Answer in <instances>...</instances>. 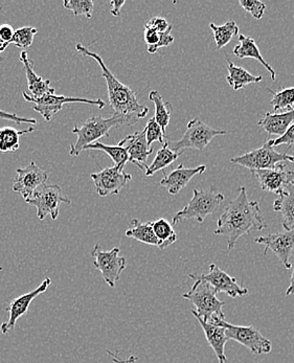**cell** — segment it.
I'll return each mask as SVG.
<instances>
[{"mask_svg":"<svg viewBox=\"0 0 294 363\" xmlns=\"http://www.w3.org/2000/svg\"><path fill=\"white\" fill-rule=\"evenodd\" d=\"M152 228L159 241V250H166L179 240V235L175 233L172 224L164 218H159L157 221L152 222Z\"/></svg>","mask_w":294,"mask_h":363,"instance_id":"obj_29","label":"cell"},{"mask_svg":"<svg viewBox=\"0 0 294 363\" xmlns=\"http://www.w3.org/2000/svg\"><path fill=\"white\" fill-rule=\"evenodd\" d=\"M23 96L26 102L35 104L33 109L38 112L46 122H50L52 118L62 110L65 104L80 103V104L94 105V106L98 107V109H103L107 105V103H105L101 99L89 100V99L72 98V96H56V94H46V96H40V98H34L26 91L23 92Z\"/></svg>","mask_w":294,"mask_h":363,"instance_id":"obj_8","label":"cell"},{"mask_svg":"<svg viewBox=\"0 0 294 363\" xmlns=\"http://www.w3.org/2000/svg\"><path fill=\"white\" fill-rule=\"evenodd\" d=\"M138 122V120L127 116L113 114L111 118H105L103 116H92L82 126H74L72 133L76 134L77 142L70 145L69 155L77 157L81 152L94 143L98 142L103 138H109V132L113 128L120 126H131Z\"/></svg>","mask_w":294,"mask_h":363,"instance_id":"obj_3","label":"cell"},{"mask_svg":"<svg viewBox=\"0 0 294 363\" xmlns=\"http://www.w3.org/2000/svg\"><path fill=\"white\" fill-rule=\"evenodd\" d=\"M205 170V164H201L196 168H184L183 164H181L170 173L164 174V178L160 180L159 184L166 188L171 195H177L182 189L188 186L192 178L204 173Z\"/></svg>","mask_w":294,"mask_h":363,"instance_id":"obj_19","label":"cell"},{"mask_svg":"<svg viewBox=\"0 0 294 363\" xmlns=\"http://www.w3.org/2000/svg\"><path fill=\"white\" fill-rule=\"evenodd\" d=\"M38 34V30L30 26H24L15 30L14 36L10 43L14 44L19 48H30L34 43L35 36Z\"/></svg>","mask_w":294,"mask_h":363,"instance_id":"obj_35","label":"cell"},{"mask_svg":"<svg viewBox=\"0 0 294 363\" xmlns=\"http://www.w3.org/2000/svg\"><path fill=\"white\" fill-rule=\"evenodd\" d=\"M274 212L282 214L283 228L285 230L294 228V182L289 184L273 203Z\"/></svg>","mask_w":294,"mask_h":363,"instance_id":"obj_23","label":"cell"},{"mask_svg":"<svg viewBox=\"0 0 294 363\" xmlns=\"http://www.w3.org/2000/svg\"><path fill=\"white\" fill-rule=\"evenodd\" d=\"M267 91L272 94L271 105L274 111H288L294 108V87L285 88L282 90H272L267 88Z\"/></svg>","mask_w":294,"mask_h":363,"instance_id":"obj_34","label":"cell"},{"mask_svg":"<svg viewBox=\"0 0 294 363\" xmlns=\"http://www.w3.org/2000/svg\"><path fill=\"white\" fill-rule=\"evenodd\" d=\"M287 160L294 162V156L288 155L286 153H278L274 148H272L267 140L261 148L252 150L249 153L232 158L230 162L249 169L250 173L252 174L256 171L274 168L276 164L287 162Z\"/></svg>","mask_w":294,"mask_h":363,"instance_id":"obj_9","label":"cell"},{"mask_svg":"<svg viewBox=\"0 0 294 363\" xmlns=\"http://www.w3.org/2000/svg\"><path fill=\"white\" fill-rule=\"evenodd\" d=\"M0 270H1V268H0Z\"/></svg>","mask_w":294,"mask_h":363,"instance_id":"obj_48","label":"cell"},{"mask_svg":"<svg viewBox=\"0 0 294 363\" xmlns=\"http://www.w3.org/2000/svg\"><path fill=\"white\" fill-rule=\"evenodd\" d=\"M223 194L218 192L215 186L208 190H194L193 197L188 206L177 212L172 219V224L179 223L184 220L195 219L199 224L203 223L208 216L217 212L220 204L225 201Z\"/></svg>","mask_w":294,"mask_h":363,"instance_id":"obj_5","label":"cell"},{"mask_svg":"<svg viewBox=\"0 0 294 363\" xmlns=\"http://www.w3.org/2000/svg\"><path fill=\"white\" fill-rule=\"evenodd\" d=\"M294 156V155H293Z\"/></svg>","mask_w":294,"mask_h":363,"instance_id":"obj_49","label":"cell"},{"mask_svg":"<svg viewBox=\"0 0 294 363\" xmlns=\"http://www.w3.org/2000/svg\"><path fill=\"white\" fill-rule=\"evenodd\" d=\"M120 252L118 247L104 250L102 246L96 244L91 252L94 267L101 272L105 283L111 288L115 287L116 281L120 279V274L127 267L126 259L120 257Z\"/></svg>","mask_w":294,"mask_h":363,"instance_id":"obj_11","label":"cell"},{"mask_svg":"<svg viewBox=\"0 0 294 363\" xmlns=\"http://www.w3.org/2000/svg\"><path fill=\"white\" fill-rule=\"evenodd\" d=\"M16 174V178L13 184V191L21 194L24 201H28L30 198H32L34 193L41 186L45 184L48 179L47 172L43 170L34 162L24 168L17 169Z\"/></svg>","mask_w":294,"mask_h":363,"instance_id":"obj_16","label":"cell"},{"mask_svg":"<svg viewBox=\"0 0 294 363\" xmlns=\"http://www.w3.org/2000/svg\"><path fill=\"white\" fill-rule=\"evenodd\" d=\"M146 26L159 33L166 32L171 26L170 24L168 23V21L162 18V17H154V18L151 19Z\"/></svg>","mask_w":294,"mask_h":363,"instance_id":"obj_41","label":"cell"},{"mask_svg":"<svg viewBox=\"0 0 294 363\" xmlns=\"http://www.w3.org/2000/svg\"><path fill=\"white\" fill-rule=\"evenodd\" d=\"M225 329L228 340H234L243 347H247L254 355L271 353L272 342L262 335L254 325H236L227 320H219L216 325Z\"/></svg>","mask_w":294,"mask_h":363,"instance_id":"obj_7","label":"cell"},{"mask_svg":"<svg viewBox=\"0 0 294 363\" xmlns=\"http://www.w3.org/2000/svg\"><path fill=\"white\" fill-rule=\"evenodd\" d=\"M243 10L251 14L254 19H261L266 10V4L258 0H240L239 1Z\"/></svg>","mask_w":294,"mask_h":363,"instance_id":"obj_38","label":"cell"},{"mask_svg":"<svg viewBox=\"0 0 294 363\" xmlns=\"http://www.w3.org/2000/svg\"><path fill=\"white\" fill-rule=\"evenodd\" d=\"M15 30L10 24H1L0 26V39L4 43H10L14 36Z\"/></svg>","mask_w":294,"mask_h":363,"instance_id":"obj_42","label":"cell"},{"mask_svg":"<svg viewBox=\"0 0 294 363\" xmlns=\"http://www.w3.org/2000/svg\"><path fill=\"white\" fill-rule=\"evenodd\" d=\"M149 100L155 106L154 120L159 125L162 132L166 134V129L168 127L169 123H170L171 114H172L173 111L172 104L166 102L157 90H152L149 94Z\"/></svg>","mask_w":294,"mask_h":363,"instance_id":"obj_28","label":"cell"},{"mask_svg":"<svg viewBox=\"0 0 294 363\" xmlns=\"http://www.w3.org/2000/svg\"><path fill=\"white\" fill-rule=\"evenodd\" d=\"M210 28H212L213 33H214L215 43H216L218 50L225 48L234 36L239 35V26L234 21H227L223 26L210 23Z\"/></svg>","mask_w":294,"mask_h":363,"instance_id":"obj_33","label":"cell"},{"mask_svg":"<svg viewBox=\"0 0 294 363\" xmlns=\"http://www.w3.org/2000/svg\"><path fill=\"white\" fill-rule=\"evenodd\" d=\"M227 60V70L228 76L227 80L230 87L238 91V90L242 89L245 86L249 84H258V83L262 82V76H254L250 74L247 69H244L240 66L234 65L232 61Z\"/></svg>","mask_w":294,"mask_h":363,"instance_id":"obj_25","label":"cell"},{"mask_svg":"<svg viewBox=\"0 0 294 363\" xmlns=\"http://www.w3.org/2000/svg\"><path fill=\"white\" fill-rule=\"evenodd\" d=\"M294 123V108L288 111L271 113L267 112L259 121V126L265 130L269 135L278 138L284 135Z\"/></svg>","mask_w":294,"mask_h":363,"instance_id":"obj_22","label":"cell"},{"mask_svg":"<svg viewBox=\"0 0 294 363\" xmlns=\"http://www.w3.org/2000/svg\"><path fill=\"white\" fill-rule=\"evenodd\" d=\"M125 4H126L125 0H113V1L111 2V15H113L114 17L120 16V9L125 6Z\"/></svg>","mask_w":294,"mask_h":363,"instance_id":"obj_43","label":"cell"},{"mask_svg":"<svg viewBox=\"0 0 294 363\" xmlns=\"http://www.w3.org/2000/svg\"><path fill=\"white\" fill-rule=\"evenodd\" d=\"M239 43L238 45L234 46V55L238 57L239 59H254V60L259 61L271 74V80L276 81V72L273 68L271 67L266 61L263 58L261 55L260 50H259L258 45H256L254 39L250 38V37L244 36V35L239 34Z\"/></svg>","mask_w":294,"mask_h":363,"instance_id":"obj_24","label":"cell"},{"mask_svg":"<svg viewBox=\"0 0 294 363\" xmlns=\"http://www.w3.org/2000/svg\"><path fill=\"white\" fill-rule=\"evenodd\" d=\"M227 131L225 130L213 129L208 124L195 118L190 121L186 127V131L184 132L181 140L173 142V140H166L169 148L172 150L174 153L182 154L186 149H195L198 151H203L208 147V145L212 142L213 138L218 135H225Z\"/></svg>","mask_w":294,"mask_h":363,"instance_id":"obj_6","label":"cell"},{"mask_svg":"<svg viewBox=\"0 0 294 363\" xmlns=\"http://www.w3.org/2000/svg\"><path fill=\"white\" fill-rule=\"evenodd\" d=\"M193 315L200 323L206 340L214 351L219 363H227V358L225 356V345L230 340H228L227 333H225V328L210 325V323L201 320L199 316L195 315V314H193Z\"/></svg>","mask_w":294,"mask_h":363,"instance_id":"obj_21","label":"cell"},{"mask_svg":"<svg viewBox=\"0 0 294 363\" xmlns=\"http://www.w3.org/2000/svg\"><path fill=\"white\" fill-rule=\"evenodd\" d=\"M179 156H181V154L174 153L172 150L169 148L166 142L164 143V144L162 145V148L157 151V156H155L152 164L147 168V177L154 175L157 172L164 170V168L170 166L173 162H176Z\"/></svg>","mask_w":294,"mask_h":363,"instance_id":"obj_32","label":"cell"},{"mask_svg":"<svg viewBox=\"0 0 294 363\" xmlns=\"http://www.w3.org/2000/svg\"><path fill=\"white\" fill-rule=\"evenodd\" d=\"M86 150L102 151L104 153L108 154L111 160H113L114 166L120 167L122 169H124L127 162H129L128 152H127V148L122 142L118 143L116 146H107V145L103 144V143L96 142L87 146L84 151H86Z\"/></svg>","mask_w":294,"mask_h":363,"instance_id":"obj_31","label":"cell"},{"mask_svg":"<svg viewBox=\"0 0 294 363\" xmlns=\"http://www.w3.org/2000/svg\"><path fill=\"white\" fill-rule=\"evenodd\" d=\"M251 175L258 178L261 189L264 192L278 194V195L282 193L289 184L294 182V172L288 170L285 162L276 164L274 168L254 172Z\"/></svg>","mask_w":294,"mask_h":363,"instance_id":"obj_17","label":"cell"},{"mask_svg":"<svg viewBox=\"0 0 294 363\" xmlns=\"http://www.w3.org/2000/svg\"><path fill=\"white\" fill-rule=\"evenodd\" d=\"M9 44L10 43H4V41H2L1 39H0V54L6 50V48H8Z\"/></svg>","mask_w":294,"mask_h":363,"instance_id":"obj_46","label":"cell"},{"mask_svg":"<svg viewBox=\"0 0 294 363\" xmlns=\"http://www.w3.org/2000/svg\"><path fill=\"white\" fill-rule=\"evenodd\" d=\"M126 237L147 245L159 247V241L153 232L152 222H142L137 219L131 220L130 228L127 230Z\"/></svg>","mask_w":294,"mask_h":363,"instance_id":"obj_26","label":"cell"},{"mask_svg":"<svg viewBox=\"0 0 294 363\" xmlns=\"http://www.w3.org/2000/svg\"><path fill=\"white\" fill-rule=\"evenodd\" d=\"M190 278L193 279H203V281L210 284L217 294L223 292V294H227L228 296L232 298L249 294V289L243 287L239 283L238 279L230 276V274L223 272L222 269H220L215 264H210V272L208 274H200V276L192 274H190Z\"/></svg>","mask_w":294,"mask_h":363,"instance_id":"obj_12","label":"cell"},{"mask_svg":"<svg viewBox=\"0 0 294 363\" xmlns=\"http://www.w3.org/2000/svg\"><path fill=\"white\" fill-rule=\"evenodd\" d=\"M172 26L164 33H159L149 26H145L144 38L148 46L149 54H155L160 48H166L174 43V37L171 35Z\"/></svg>","mask_w":294,"mask_h":363,"instance_id":"obj_30","label":"cell"},{"mask_svg":"<svg viewBox=\"0 0 294 363\" xmlns=\"http://www.w3.org/2000/svg\"><path fill=\"white\" fill-rule=\"evenodd\" d=\"M0 4H1V2H0Z\"/></svg>","mask_w":294,"mask_h":363,"instance_id":"obj_47","label":"cell"},{"mask_svg":"<svg viewBox=\"0 0 294 363\" xmlns=\"http://www.w3.org/2000/svg\"><path fill=\"white\" fill-rule=\"evenodd\" d=\"M145 130H146L147 144H148V147H150V148L153 143L159 142L162 145L166 143V134L162 132V128H160L154 118H151L148 121Z\"/></svg>","mask_w":294,"mask_h":363,"instance_id":"obj_37","label":"cell"},{"mask_svg":"<svg viewBox=\"0 0 294 363\" xmlns=\"http://www.w3.org/2000/svg\"><path fill=\"white\" fill-rule=\"evenodd\" d=\"M108 354L113 358V362L115 363H135L136 360H137V358H136L135 356H130L128 359L122 360L118 359V354H113L111 352H108Z\"/></svg>","mask_w":294,"mask_h":363,"instance_id":"obj_44","label":"cell"},{"mask_svg":"<svg viewBox=\"0 0 294 363\" xmlns=\"http://www.w3.org/2000/svg\"><path fill=\"white\" fill-rule=\"evenodd\" d=\"M50 284H52V279L46 278L36 289L11 301L9 307L6 308V312L9 313V320L0 325V331H1L4 335H8L9 333H11L19 318L26 315L34 299L45 294L46 290L50 288Z\"/></svg>","mask_w":294,"mask_h":363,"instance_id":"obj_15","label":"cell"},{"mask_svg":"<svg viewBox=\"0 0 294 363\" xmlns=\"http://www.w3.org/2000/svg\"><path fill=\"white\" fill-rule=\"evenodd\" d=\"M26 202L36 208L37 217L41 221L47 216L55 221L58 218L61 204H70L72 200L63 196L62 190L58 184H43Z\"/></svg>","mask_w":294,"mask_h":363,"instance_id":"obj_10","label":"cell"},{"mask_svg":"<svg viewBox=\"0 0 294 363\" xmlns=\"http://www.w3.org/2000/svg\"><path fill=\"white\" fill-rule=\"evenodd\" d=\"M76 50L82 56L94 59L100 66L101 70H102V77L106 80L109 105L113 108L114 114L136 118L138 121L148 116L149 108L142 106L138 103L135 90L123 84L114 77L113 72L101 58L100 55L91 52L87 46L81 43L77 44Z\"/></svg>","mask_w":294,"mask_h":363,"instance_id":"obj_2","label":"cell"},{"mask_svg":"<svg viewBox=\"0 0 294 363\" xmlns=\"http://www.w3.org/2000/svg\"><path fill=\"white\" fill-rule=\"evenodd\" d=\"M0 118L1 120L11 121V122L16 123L17 125H36L37 121L34 118H23V116H18L17 114L8 113V112L2 111L0 110Z\"/></svg>","mask_w":294,"mask_h":363,"instance_id":"obj_40","label":"cell"},{"mask_svg":"<svg viewBox=\"0 0 294 363\" xmlns=\"http://www.w3.org/2000/svg\"><path fill=\"white\" fill-rule=\"evenodd\" d=\"M63 6L67 10L72 11L74 16L85 15L91 19L94 13V4L91 0H65Z\"/></svg>","mask_w":294,"mask_h":363,"instance_id":"obj_36","label":"cell"},{"mask_svg":"<svg viewBox=\"0 0 294 363\" xmlns=\"http://www.w3.org/2000/svg\"><path fill=\"white\" fill-rule=\"evenodd\" d=\"M254 242L265 246L264 252H263L264 256H266L268 250H271L286 269L293 268L290 259L294 252V228L276 233V234L256 238Z\"/></svg>","mask_w":294,"mask_h":363,"instance_id":"obj_13","label":"cell"},{"mask_svg":"<svg viewBox=\"0 0 294 363\" xmlns=\"http://www.w3.org/2000/svg\"><path fill=\"white\" fill-rule=\"evenodd\" d=\"M269 145L274 148V147L282 146V145H288V146H293L294 145V123L291 125L290 128L288 131L281 136V138H276V140H269Z\"/></svg>","mask_w":294,"mask_h":363,"instance_id":"obj_39","label":"cell"},{"mask_svg":"<svg viewBox=\"0 0 294 363\" xmlns=\"http://www.w3.org/2000/svg\"><path fill=\"white\" fill-rule=\"evenodd\" d=\"M35 131L34 127H30L23 131H19L12 127H4L0 128V152L1 153H10L16 152L21 148V138L24 134L32 133Z\"/></svg>","mask_w":294,"mask_h":363,"instance_id":"obj_27","label":"cell"},{"mask_svg":"<svg viewBox=\"0 0 294 363\" xmlns=\"http://www.w3.org/2000/svg\"><path fill=\"white\" fill-rule=\"evenodd\" d=\"M21 62L23 63V70L28 80V94L34 98H40L46 94H55V89L50 87V81L45 80L37 74L34 70V63L28 58V52H21Z\"/></svg>","mask_w":294,"mask_h":363,"instance_id":"obj_20","label":"cell"},{"mask_svg":"<svg viewBox=\"0 0 294 363\" xmlns=\"http://www.w3.org/2000/svg\"><path fill=\"white\" fill-rule=\"evenodd\" d=\"M294 294V266L293 274H291L290 284H289L288 289L286 290V296H293Z\"/></svg>","mask_w":294,"mask_h":363,"instance_id":"obj_45","label":"cell"},{"mask_svg":"<svg viewBox=\"0 0 294 363\" xmlns=\"http://www.w3.org/2000/svg\"><path fill=\"white\" fill-rule=\"evenodd\" d=\"M266 226L258 202L249 200L247 189L240 186L238 196L219 218L214 234L227 235V250L230 252L242 235H249L254 230L261 232Z\"/></svg>","mask_w":294,"mask_h":363,"instance_id":"obj_1","label":"cell"},{"mask_svg":"<svg viewBox=\"0 0 294 363\" xmlns=\"http://www.w3.org/2000/svg\"><path fill=\"white\" fill-rule=\"evenodd\" d=\"M91 178L98 195L101 197H107L120 194L125 186L131 182L132 176L126 173L124 169L113 166L98 173L91 174Z\"/></svg>","mask_w":294,"mask_h":363,"instance_id":"obj_14","label":"cell"},{"mask_svg":"<svg viewBox=\"0 0 294 363\" xmlns=\"http://www.w3.org/2000/svg\"><path fill=\"white\" fill-rule=\"evenodd\" d=\"M190 291L182 294V298L190 301L195 306L192 314L199 316L205 323L216 325L219 320H225L223 307L225 301L217 298L214 288L203 279H195Z\"/></svg>","mask_w":294,"mask_h":363,"instance_id":"obj_4","label":"cell"},{"mask_svg":"<svg viewBox=\"0 0 294 363\" xmlns=\"http://www.w3.org/2000/svg\"><path fill=\"white\" fill-rule=\"evenodd\" d=\"M128 152L129 162L137 166L140 170L146 172V162L149 156L153 153L152 147H148L146 140V130L135 132L120 140Z\"/></svg>","mask_w":294,"mask_h":363,"instance_id":"obj_18","label":"cell"}]
</instances>
